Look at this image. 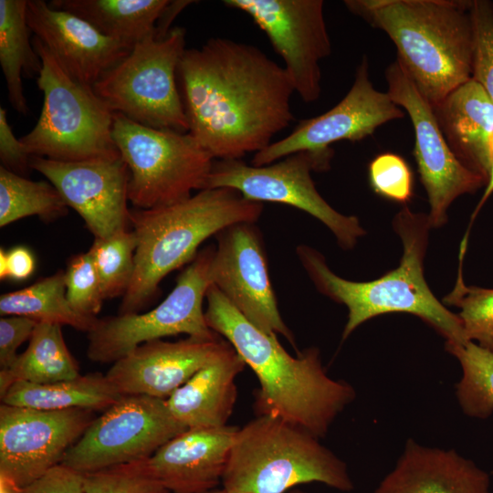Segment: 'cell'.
<instances>
[{
    "label": "cell",
    "instance_id": "13",
    "mask_svg": "<svg viewBox=\"0 0 493 493\" xmlns=\"http://www.w3.org/2000/svg\"><path fill=\"white\" fill-rule=\"evenodd\" d=\"M224 5L247 14L267 35L284 62L295 92L307 103L321 94L320 62L331 44L322 0H225Z\"/></svg>",
    "mask_w": 493,
    "mask_h": 493
},
{
    "label": "cell",
    "instance_id": "38",
    "mask_svg": "<svg viewBox=\"0 0 493 493\" xmlns=\"http://www.w3.org/2000/svg\"><path fill=\"white\" fill-rule=\"evenodd\" d=\"M37 321L23 316L0 319V367L9 369L18 357L17 349L30 339Z\"/></svg>",
    "mask_w": 493,
    "mask_h": 493
},
{
    "label": "cell",
    "instance_id": "26",
    "mask_svg": "<svg viewBox=\"0 0 493 493\" xmlns=\"http://www.w3.org/2000/svg\"><path fill=\"white\" fill-rule=\"evenodd\" d=\"M123 395L99 372L51 383H14L2 404L43 411L67 409L107 410Z\"/></svg>",
    "mask_w": 493,
    "mask_h": 493
},
{
    "label": "cell",
    "instance_id": "25",
    "mask_svg": "<svg viewBox=\"0 0 493 493\" xmlns=\"http://www.w3.org/2000/svg\"><path fill=\"white\" fill-rule=\"evenodd\" d=\"M169 0H52L55 9L71 13L102 35L134 47L155 33Z\"/></svg>",
    "mask_w": 493,
    "mask_h": 493
},
{
    "label": "cell",
    "instance_id": "36",
    "mask_svg": "<svg viewBox=\"0 0 493 493\" xmlns=\"http://www.w3.org/2000/svg\"><path fill=\"white\" fill-rule=\"evenodd\" d=\"M469 11L473 29L471 79L493 101V3L471 0Z\"/></svg>",
    "mask_w": 493,
    "mask_h": 493
},
{
    "label": "cell",
    "instance_id": "9",
    "mask_svg": "<svg viewBox=\"0 0 493 493\" xmlns=\"http://www.w3.org/2000/svg\"><path fill=\"white\" fill-rule=\"evenodd\" d=\"M185 29L172 27L137 43L130 54L94 86L113 112L142 125L179 132L189 126L182 101L177 68L185 51Z\"/></svg>",
    "mask_w": 493,
    "mask_h": 493
},
{
    "label": "cell",
    "instance_id": "34",
    "mask_svg": "<svg viewBox=\"0 0 493 493\" xmlns=\"http://www.w3.org/2000/svg\"><path fill=\"white\" fill-rule=\"evenodd\" d=\"M83 475L86 493H171L153 474L149 458Z\"/></svg>",
    "mask_w": 493,
    "mask_h": 493
},
{
    "label": "cell",
    "instance_id": "42",
    "mask_svg": "<svg viewBox=\"0 0 493 493\" xmlns=\"http://www.w3.org/2000/svg\"><path fill=\"white\" fill-rule=\"evenodd\" d=\"M492 150H493V141H492ZM492 193H493V168H492V172H491V175H490V178L488 180V183L486 185L485 192H484V194H483L477 206L476 207V209H475V211H474V213L472 215L471 222L469 224V227H468L466 235H468L467 232H469L471 223L474 221V219L477 216V213L479 212L480 208L483 206V205L488 200V198L492 194Z\"/></svg>",
    "mask_w": 493,
    "mask_h": 493
},
{
    "label": "cell",
    "instance_id": "11",
    "mask_svg": "<svg viewBox=\"0 0 493 493\" xmlns=\"http://www.w3.org/2000/svg\"><path fill=\"white\" fill-rule=\"evenodd\" d=\"M215 249L207 246L199 251L173 289L150 311L98 319L88 332L89 359L113 363L142 343L180 333L204 340L218 337L208 327L203 310Z\"/></svg>",
    "mask_w": 493,
    "mask_h": 493
},
{
    "label": "cell",
    "instance_id": "16",
    "mask_svg": "<svg viewBox=\"0 0 493 493\" xmlns=\"http://www.w3.org/2000/svg\"><path fill=\"white\" fill-rule=\"evenodd\" d=\"M215 236L211 284L249 322L267 334L283 335L295 347L294 335L278 308L263 240L255 223H237Z\"/></svg>",
    "mask_w": 493,
    "mask_h": 493
},
{
    "label": "cell",
    "instance_id": "39",
    "mask_svg": "<svg viewBox=\"0 0 493 493\" xmlns=\"http://www.w3.org/2000/svg\"><path fill=\"white\" fill-rule=\"evenodd\" d=\"M16 493H86L84 475L58 464L33 483L18 488Z\"/></svg>",
    "mask_w": 493,
    "mask_h": 493
},
{
    "label": "cell",
    "instance_id": "14",
    "mask_svg": "<svg viewBox=\"0 0 493 493\" xmlns=\"http://www.w3.org/2000/svg\"><path fill=\"white\" fill-rule=\"evenodd\" d=\"M385 79L387 93L408 114L413 124L414 155L428 198L429 223L431 227H440L446 223L447 210L457 197L473 194L486 184L452 152L434 110L397 60L385 69Z\"/></svg>",
    "mask_w": 493,
    "mask_h": 493
},
{
    "label": "cell",
    "instance_id": "1",
    "mask_svg": "<svg viewBox=\"0 0 493 493\" xmlns=\"http://www.w3.org/2000/svg\"><path fill=\"white\" fill-rule=\"evenodd\" d=\"M188 132L215 160L262 151L293 121L284 67L256 46L212 37L177 68Z\"/></svg>",
    "mask_w": 493,
    "mask_h": 493
},
{
    "label": "cell",
    "instance_id": "23",
    "mask_svg": "<svg viewBox=\"0 0 493 493\" xmlns=\"http://www.w3.org/2000/svg\"><path fill=\"white\" fill-rule=\"evenodd\" d=\"M433 110L452 152L487 185L493 168V101L488 94L470 79Z\"/></svg>",
    "mask_w": 493,
    "mask_h": 493
},
{
    "label": "cell",
    "instance_id": "6",
    "mask_svg": "<svg viewBox=\"0 0 493 493\" xmlns=\"http://www.w3.org/2000/svg\"><path fill=\"white\" fill-rule=\"evenodd\" d=\"M311 482L353 488L346 464L303 428L270 415L238 428L222 478L227 493H287Z\"/></svg>",
    "mask_w": 493,
    "mask_h": 493
},
{
    "label": "cell",
    "instance_id": "40",
    "mask_svg": "<svg viewBox=\"0 0 493 493\" xmlns=\"http://www.w3.org/2000/svg\"><path fill=\"white\" fill-rule=\"evenodd\" d=\"M31 155L26 152L20 139H17L6 118V110L0 107V161L1 166L26 176L30 168Z\"/></svg>",
    "mask_w": 493,
    "mask_h": 493
},
{
    "label": "cell",
    "instance_id": "4",
    "mask_svg": "<svg viewBox=\"0 0 493 493\" xmlns=\"http://www.w3.org/2000/svg\"><path fill=\"white\" fill-rule=\"evenodd\" d=\"M393 226L403 244L400 264L376 279L351 281L333 273L316 249L301 245L297 256L316 288L348 309L342 331L347 339L361 324L388 313H409L434 328L446 342L468 341L457 314L450 311L432 293L425 278L430 223L428 215L404 206L393 217Z\"/></svg>",
    "mask_w": 493,
    "mask_h": 493
},
{
    "label": "cell",
    "instance_id": "37",
    "mask_svg": "<svg viewBox=\"0 0 493 493\" xmlns=\"http://www.w3.org/2000/svg\"><path fill=\"white\" fill-rule=\"evenodd\" d=\"M369 182L378 195L406 203L413 195V173L405 160L393 152L375 156L368 167Z\"/></svg>",
    "mask_w": 493,
    "mask_h": 493
},
{
    "label": "cell",
    "instance_id": "28",
    "mask_svg": "<svg viewBox=\"0 0 493 493\" xmlns=\"http://www.w3.org/2000/svg\"><path fill=\"white\" fill-rule=\"evenodd\" d=\"M27 0H0V65L11 106L20 114L29 113L23 92L22 72L39 75L42 62L35 50L26 19Z\"/></svg>",
    "mask_w": 493,
    "mask_h": 493
},
{
    "label": "cell",
    "instance_id": "24",
    "mask_svg": "<svg viewBox=\"0 0 493 493\" xmlns=\"http://www.w3.org/2000/svg\"><path fill=\"white\" fill-rule=\"evenodd\" d=\"M245 366L230 346L166 399L172 415L186 429L226 425L237 395L235 379Z\"/></svg>",
    "mask_w": 493,
    "mask_h": 493
},
{
    "label": "cell",
    "instance_id": "17",
    "mask_svg": "<svg viewBox=\"0 0 493 493\" xmlns=\"http://www.w3.org/2000/svg\"><path fill=\"white\" fill-rule=\"evenodd\" d=\"M400 108L386 92L377 90L369 78V63L363 55L354 81L343 99L328 111L298 123L283 139L256 152L251 164L263 166L292 153L331 150L334 142L362 141L377 128L404 117Z\"/></svg>",
    "mask_w": 493,
    "mask_h": 493
},
{
    "label": "cell",
    "instance_id": "43",
    "mask_svg": "<svg viewBox=\"0 0 493 493\" xmlns=\"http://www.w3.org/2000/svg\"><path fill=\"white\" fill-rule=\"evenodd\" d=\"M17 489L18 488L14 484L5 478L0 477V493H16Z\"/></svg>",
    "mask_w": 493,
    "mask_h": 493
},
{
    "label": "cell",
    "instance_id": "5",
    "mask_svg": "<svg viewBox=\"0 0 493 493\" xmlns=\"http://www.w3.org/2000/svg\"><path fill=\"white\" fill-rule=\"evenodd\" d=\"M263 204L230 188L204 189L182 202L131 210L137 239L134 273L118 314L138 313L170 272L191 263L209 236L237 223H256Z\"/></svg>",
    "mask_w": 493,
    "mask_h": 493
},
{
    "label": "cell",
    "instance_id": "15",
    "mask_svg": "<svg viewBox=\"0 0 493 493\" xmlns=\"http://www.w3.org/2000/svg\"><path fill=\"white\" fill-rule=\"evenodd\" d=\"M95 419L94 411L0 405V477L22 488L61 463Z\"/></svg>",
    "mask_w": 493,
    "mask_h": 493
},
{
    "label": "cell",
    "instance_id": "21",
    "mask_svg": "<svg viewBox=\"0 0 493 493\" xmlns=\"http://www.w3.org/2000/svg\"><path fill=\"white\" fill-rule=\"evenodd\" d=\"M238 428L186 429L161 446L149 463L171 493H205L222 482Z\"/></svg>",
    "mask_w": 493,
    "mask_h": 493
},
{
    "label": "cell",
    "instance_id": "20",
    "mask_svg": "<svg viewBox=\"0 0 493 493\" xmlns=\"http://www.w3.org/2000/svg\"><path fill=\"white\" fill-rule=\"evenodd\" d=\"M26 19L35 37L60 68L88 87L93 88L133 47L102 35L84 19L52 8L43 0H27Z\"/></svg>",
    "mask_w": 493,
    "mask_h": 493
},
{
    "label": "cell",
    "instance_id": "45",
    "mask_svg": "<svg viewBox=\"0 0 493 493\" xmlns=\"http://www.w3.org/2000/svg\"><path fill=\"white\" fill-rule=\"evenodd\" d=\"M287 493H305V492L294 489V490L288 491Z\"/></svg>",
    "mask_w": 493,
    "mask_h": 493
},
{
    "label": "cell",
    "instance_id": "22",
    "mask_svg": "<svg viewBox=\"0 0 493 493\" xmlns=\"http://www.w3.org/2000/svg\"><path fill=\"white\" fill-rule=\"evenodd\" d=\"M373 493H491L489 475L454 450L412 439Z\"/></svg>",
    "mask_w": 493,
    "mask_h": 493
},
{
    "label": "cell",
    "instance_id": "2",
    "mask_svg": "<svg viewBox=\"0 0 493 493\" xmlns=\"http://www.w3.org/2000/svg\"><path fill=\"white\" fill-rule=\"evenodd\" d=\"M205 299L208 327L226 338L258 379L257 415L278 417L318 438L325 436L355 398L353 388L328 376L317 348L291 356L277 335L249 322L215 285L209 286Z\"/></svg>",
    "mask_w": 493,
    "mask_h": 493
},
{
    "label": "cell",
    "instance_id": "7",
    "mask_svg": "<svg viewBox=\"0 0 493 493\" xmlns=\"http://www.w3.org/2000/svg\"><path fill=\"white\" fill-rule=\"evenodd\" d=\"M32 44L42 62L37 84L44 100L37 124L19 138L26 152L58 162L121 157L114 112L93 88L70 78L40 40L34 37Z\"/></svg>",
    "mask_w": 493,
    "mask_h": 493
},
{
    "label": "cell",
    "instance_id": "32",
    "mask_svg": "<svg viewBox=\"0 0 493 493\" xmlns=\"http://www.w3.org/2000/svg\"><path fill=\"white\" fill-rule=\"evenodd\" d=\"M137 239L124 229L107 238H94L89 248L104 299L124 296L133 277Z\"/></svg>",
    "mask_w": 493,
    "mask_h": 493
},
{
    "label": "cell",
    "instance_id": "35",
    "mask_svg": "<svg viewBox=\"0 0 493 493\" xmlns=\"http://www.w3.org/2000/svg\"><path fill=\"white\" fill-rule=\"evenodd\" d=\"M67 299L78 313L97 318L105 299L89 251L70 258L65 271Z\"/></svg>",
    "mask_w": 493,
    "mask_h": 493
},
{
    "label": "cell",
    "instance_id": "41",
    "mask_svg": "<svg viewBox=\"0 0 493 493\" xmlns=\"http://www.w3.org/2000/svg\"><path fill=\"white\" fill-rule=\"evenodd\" d=\"M35 270V258L30 250L25 246H16L5 251V279L16 281L27 279Z\"/></svg>",
    "mask_w": 493,
    "mask_h": 493
},
{
    "label": "cell",
    "instance_id": "27",
    "mask_svg": "<svg viewBox=\"0 0 493 493\" xmlns=\"http://www.w3.org/2000/svg\"><path fill=\"white\" fill-rule=\"evenodd\" d=\"M79 366L68 351L61 325L38 322L26 350L14 364L0 371V397L16 382L51 383L79 376Z\"/></svg>",
    "mask_w": 493,
    "mask_h": 493
},
{
    "label": "cell",
    "instance_id": "3",
    "mask_svg": "<svg viewBox=\"0 0 493 493\" xmlns=\"http://www.w3.org/2000/svg\"><path fill=\"white\" fill-rule=\"evenodd\" d=\"M344 5L395 45L396 60L435 109L472 73L468 0H345Z\"/></svg>",
    "mask_w": 493,
    "mask_h": 493
},
{
    "label": "cell",
    "instance_id": "12",
    "mask_svg": "<svg viewBox=\"0 0 493 493\" xmlns=\"http://www.w3.org/2000/svg\"><path fill=\"white\" fill-rule=\"evenodd\" d=\"M184 430L169 411L166 399L123 395L95 417L60 464L87 474L150 458Z\"/></svg>",
    "mask_w": 493,
    "mask_h": 493
},
{
    "label": "cell",
    "instance_id": "44",
    "mask_svg": "<svg viewBox=\"0 0 493 493\" xmlns=\"http://www.w3.org/2000/svg\"><path fill=\"white\" fill-rule=\"evenodd\" d=\"M205 493H227V492L224 488H221V489L215 488V489L205 492Z\"/></svg>",
    "mask_w": 493,
    "mask_h": 493
},
{
    "label": "cell",
    "instance_id": "33",
    "mask_svg": "<svg viewBox=\"0 0 493 493\" xmlns=\"http://www.w3.org/2000/svg\"><path fill=\"white\" fill-rule=\"evenodd\" d=\"M463 259L459 257L455 287L442 299V303L459 309L457 315L467 341H476L493 352V288L467 286L462 276Z\"/></svg>",
    "mask_w": 493,
    "mask_h": 493
},
{
    "label": "cell",
    "instance_id": "18",
    "mask_svg": "<svg viewBox=\"0 0 493 493\" xmlns=\"http://www.w3.org/2000/svg\"><path fill=\"white\" fill-rule=\"evenodd\" d=\"M30 168L58 189L95 238H107L127 229L131 172L121 156L58 162L32 155Z\"/></svg>",
    "mask_w": 493,
    "mask_h": 493
},
{
    "label": "cell",
    "instance_id": "31",
    "mask_svg": "<svg viewBox=\"0 0 493 493\" xmlns=\"http://www.w3.org/2000/svg\"><path fill=\"white\" fill-rule=\"evenodd\" d=\"M446 350L462 368L456 396L463 412L470 417L488 418L493 413V352L471 341L446 342Z\"/></svg>",
    "mask_w": 493,
    "mask_h": 493
},
{
    "label": "cell",
    "instance_id": "30",
    "mask_svg": "<svg viewBox=\"0 0 493 493\" xmlns=\"http://www.w3.org/2000/svg\"><path fill=\"white\" fill-rule=\"evenodd\" d=\"M68 212V205L51 183L32 181L0 166L1 227L31 215L51 222Z\"/></svg>",
    "mask_w": 493,
    "mask_h": 493
},
{
    "label": "cell",
    "instance_id": "10",
    "mask_svg": "<svg viewBox=\"0 0 493 493\" xmlns=\"http://www.w3.org/2000/svg\"><path fill=\"white\" fill-rule=\"evenodd\" d=\"M332 156V149L302 151L263 166L241 159L214 160L205 189L230 188L250 201L279 203L302 210L324 224L341 247L351 249L365 230L358 217L331 207L311 177L312 171H326Z\"/></svg>",
    "mask_w": 493,
    "mask_h": 493
},
{
    "label": "cell",
    "instance_id": "29",
    "mask_svg": "<svg viewBox=\"0 0 493 493\" xmlns=\"http://www.w3.org/2000/svg\"><path fill=\"white\" fill-rule=\"evenodd\" d=\"M0 313L4 316H23L37 320L68 325L89 332L98 318L78 313L66 295L65 271L41 278L24 288L0 297Z\"/></svg>",
    "mask_w": 493,
    "mask_h": 493
},
{
    "label": "cell",
    "instance_id": "8",
    "mask_svg": "<svg viewBox=\"0 0 493 493\" xmlns=\"http://www.w3.org/2000/svg\"><path fill=\"white\" fill-rule=\"evenodd\" d=\"M111 132L131 172L128 197L135 208L171 205L205 188L215 159L189 132L147 127L119 112Z\"/></svg>",
    "mask_w": 493,
    "mask_h": 493
},
{
    "label": "cell",
    "instance_id": "19",
    "mask_svg": "<svg viewBox=\"0 0 493 493\" xmlns=\"http://www.w3.org/2000/svg\"><path fill=\"white\" fill-rule=\"evenodd\" d=\"M218 337L142 343L113 362L105 374L122 395L167 399L200 369L230 348Z\"/></svg>",
    "mask_w": 493,
    "mask_h": 493
}]
</instances>
